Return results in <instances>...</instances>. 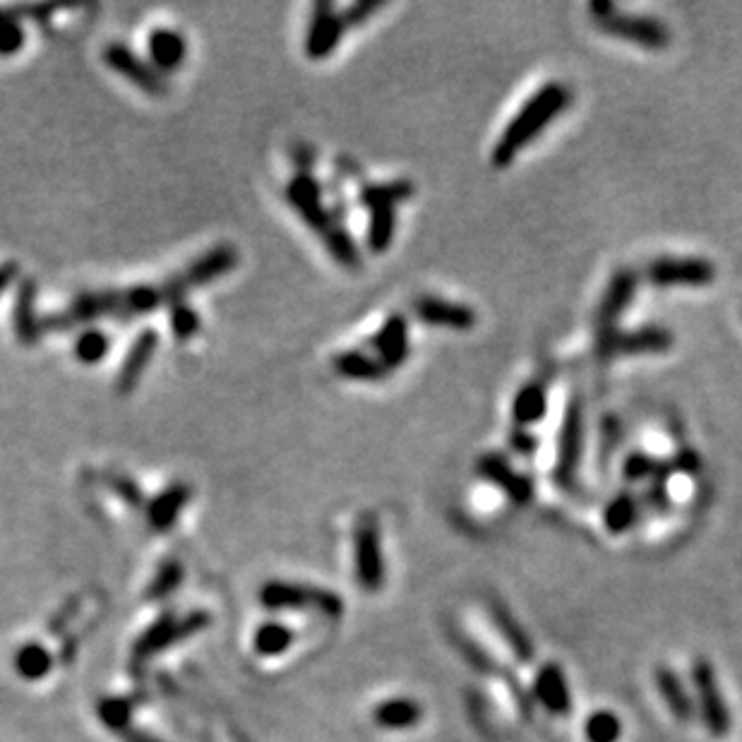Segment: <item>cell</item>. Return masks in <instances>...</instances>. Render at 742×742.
<instances>
[{"instance_id":"cell-1","label":"cell","mask_w":742,"mask_h":742,"mask_svg":"<svg viewBox=\"0 0 742 742\" xmlns=\"http://www.w3.org/2000/svg\"><path fill=\"white\" fill-rule=\"evenodd\" d=\"M570 101V89L560 85V82H548V85L538 89L534 97L519 109L517 116L512 118L498 145L493 147V166H498V169L510 166L519 157V152L526 145H531L570 106Z\"/></svg>"},{"instance_id":"cell-2","label":"cell","mask_w":742,"mask_h":742,"mask_svg":"<svg viewBox=\"0 0 742 742\" xmlns=\"http://www.w3.org/2000/svg\"><path fill=\"white\" fill-rule=\"evenodd\" d=\"M589 10L601 32L627 41V44L642 46L649 51H663L673 41L670 29L656 17L620 13L613 3H594Z\"/></svg>"},{"instance_id":"cell-3","label":"cell","mask_w":742,"mask_h":742,"mask_svg":"<svg viewBox=\"0 0 742 742\" xmlns=\"http://www.w3.org/2000/svg\"><path fill=\"white\" fill-rule=\"evenodd\" d=\"M260 603L269 610H317L329 618L344 613V601L334 591L296 582H267L260 589Z\"/></svg>"},{"instance_id":"cell-4","label":"cell","mask_w":742,"mask_h":742,"mask_svg":"<svg viewBox=\"0 0 742 742\" xmlns=\"http://www.w3.org/2000/svg\"><path fill=\"white\" fill-rule=\"evenodd\" d=\"M353 567L356 579L365 591H378L385 584V555H382V538L378 519L373 514H363L353 534Z\"/></svg>"},{"instance_id":"cell-5","label":"cell","mask_w":742,"mask_h":742,"mask_svg":"<svg viewBox=\"0 0 742 742\" xmlns=\"http://www.w3.org/2000/svg\"><path fill=\"white\" fill-rule=\"evenodd\" d=\"M673 332L661 325H644L632 332L620 329H603L598 339L601 356H649V353H666L673 349Z\"/></svg>"},{"instance_id":"cell-6","label":"cell","mask_w":742,"mask_h":742,"mask_svg":"<svg viewBox=\"0 0 742 742\" xmlns=\"http://www.w3.org/2000/svg\"><path fill=\"white\" fill-rule=\"evenodd\" d=\"M209 625V615L207 613H190L185 618H176V615H164V618L154 622L149 630H145L140 639H137L135 649H133V661L142 663L149 661L152 656L161 654L169 646L178 644L181 639L190 637V634L205 630Z\"/></svg>"},{"instance_id":"cell-7","label":"cell","mask_w":742,"mask_h":742,"mask_svg":"<svg viewBox=\"0 0 742 742\" xmlns=\"http://www.w3.org/2000/svg\"><path fill=\"white\" fill-rule=\"evenodd\" d=\"M584 452V409L579 399H570L567 406L565 423H562L560 447H558V466L553 471V481L560 488L574 490L577 488L579 464H582Z\"/></svg>"},{"instance_id":"cell-8","label":"cell","mask_w":742,"mask_h":742,"mask_svg":"<svg viewBox=\"0 0 742 742\" xmlns=\"http://www.w3.org/2000/svg\"><path fill=\"white\" fill-rule=\"evenodd\" d=\"M692 682L694 690H697V704L699 714L704 718V726L709 728L714 738H726L730 728H733V718H730L728 706L723 702L714 666L704 658H697L692 666Z\"/></svg>"},{"instance_id":"cell-9","label":"cell","mask_w":742,"mask_h":742,"mask_svg":"<svg viewBox=\"0 0 742 742\" xmlns=\"http://www.w3.org/2000/svg\"><path fill=\"white\" fill-rule=\"evenodd\" d=\"M286 200L320 238L339 226V221L332 217V209L322 202V185L313 173H296L286 185Z\"/></svg>"},{"instance_id":"cell-10","label":"cell","mask_w":742,"mask_h":742,"mask_svg":"<svg viewBox=\"0 0 742 742\" xmlns=\"http://www.w3.org/2000/svg\"><path fill=\"white\" fill-rule=\"evenodd\" d=\"M646 277L656 286H706L716 279V265L704 257H658Z\"/></svg>"},{"instance_id":"cell-11","label":"cell","mask_w":742,"mask_h":742,"mask_svg":"<svg viewBox=\"0 0 742 742\" xmlns=\"http://www.w3.org/2000/svg\"><path fill=\"white\" fill-rule=\"evenodd\" d=\"M104 63L111 70H116L118 75H123L128 82H133L135 87H140L149 97H164L166 89H169L164 82V75L157 68H152L133 49H128L125 44H118V41L104 49Z\"/></svg>"},{"instance_id":"cell-12","label":"cell","mask_w":742,"mask_h":742,"mask_svg":"<svg viewBox=\"0 0 742 742\" xmlns=\"http://www.w3.org/2000/svg\"><path fill=\"white\" fill-rule=\"evenodd\" d=\"M346 32L349 29H346L341 15L334 10V5L327 3V0H320V3H315L313 20H310L305 53L313 61H325V58L332 56V51L337 49Z\"/></svg>"},{"instance_id":"cell-13","label":"cell","mask_w":742,"mask_h":742,"mask_svg":"<svg viewBox=\"0 0 742 742\" xmlns=\"http://www.w3.org/2000/svg\"><path fill=\"white\" fill-rule=\"evenodd\" d=\"M414 313L430 327H445L454 332H469L476 327L478 315L471 305L454 303L438 296H421L414 301Z\"/></svg>"},{"instance_id":"cell-14","label":"cell","mask_w":742,"mask_h":742,"mask_svg":"<svg viewBox=\"0 0 742 742\" xmlns=\"http://www.w3.org/2000/svg\"><path fill=\"white\" fill-rule=\"evenodd\" d=\"M375 356L380 358L387 370L402 368L409 358V320L402 313H394L382 322V327L370 339Z\"/></svg>"},{"instance_id":"cell-15","label":"cell","mask_w":742,"mask_h":742,"mask_svg":"<svg viewBox=\"0 0 742 742\" xmlns=\"http://www.w3.org/2000/svg\"><path fill=\"white\" fill-rule=\"evenodd\" d=\"M476 471L486 478L490 486L500 488L514 505H526V502L534 498V486H531L529 478L514 471L507 464V459L498 457V454H486V457L478 459Z\"/></svg>"},{"instance_id":"cell-16","label":"cell","mask_w":742,"mask_h":742,"mask_svg":"<svg viewBox=\"0 0 742 742\" xmlns=\"http://www.w3.org/2000/svg\"><path fill=\"white\" fill-rule=\"evenodd\" d=\"M238 260H241V255H238V250L233 245H217V248L207 250L205 255L197 257L195 262H190L181 272V277L190 291L200 289V286L212 284V281L233 272Z\"/></svg>"},{"instance_id":"cell-17","label":"cell","mask_w":742,"mask_h":742,"mask_svg":"<svg viewBox=\"0 0 742 742\" xmlns=\"http://www.w3.org/2000/svg\"><path fill=\"white\" fill-rule=\"evenodd\" d=\"M534 697L541 702L543 709L553 716H567L572 709L570 685H567L565 670L558 663H546L536 673Z\"/></svg>"},{"instance_id":"cell-18","label":"cell","mask_w":742,"mask_h":742,"mask_svg":"<svg viewBox=\"0 0 742 742\" xmlns=\"http://www.w3.org/2000/svg\"><path fill=\"white\" fill-rule=\"evenodd\" d=\"M157 346H159V334L154 332V329H142V332L137 334V339L133 341V346H130V351L125 353V361L121 365V370H118V380H116L118 392L121 394L135 392L137 382H140L142 375H145L149 361H152L154 353H157Z\"/></svg>"},{"instance_id":"cell-19","label":"cell","mask_w":742,"mask_h":742,"mask_svg":"<svg viewBox=\"0 0 742 742\" xmlns=\"http://www.w3.org/2000/svg\"><path fill=\"white\" fill-rule=\"evenodd\" d=\"M13 325L17 339L25 346L37 344L46 334L44 317L37 313V284L32 279H25L17 289L15 308H13Z\"/></svg>"},{"instance_id":"cell-20","label":"cell","mask_w":742,"mask_h":742,"mask_svg":"<svg viewBox=\"0 0 742 742\" xmlns=\"http://www.w3.org/2000/svg\"><path fill=\"white\" fill-rule=\"evenodd\" d=\"M637 274L630 269H620L613 279H610L606 293L601 298V308H598V322L603 329H613L615 322L625 315V310L630 308L634 301V293H637Z\"/></svg>"},{"instance_id":"cell-21","label":"cell","mask_w":742,"mask_h":742,"mask_svg":"<svg viewBox=\"0 0 742 742\" xmlns=\"http://www.w3.org/2000/svg\"><path fill=\"white\" fill-rule=\"evenodd\" d=\"M190 498H193V488L188 483H171L147 505V522L154 531H169L176 526L178 517L185 510Z\"/></svg>"},{"instance_id":"cell-22","label":"cell","mask_w":742,"mask_h":742,"mask_svg":"<svg viewBox=\"0 0 742 742\" xmlns=\"http://www.w3.org/2000/svg\"><path fill=\"white\" fill-rule=\"evenodd\" d=\"M147 53L149 58H152V68H157L161 75L176 73L185 61L188 44H185L183 34L176 32V29L159 27L149 34Z\"/></svg>"},{"instance_id":"cell-23","label":"cell","mask_w":742,"mask_h":742,"mask_svg":"<svg viewBox=\"0 0 742 742\" xmlns=\"http://www.w3.org/2000/svg\"><path fill=\"white\" fill-rule=\"evenodd\" d=\"M332 368L334 373L341 375V378L361 382H378L382 378H387V373H390L378 356H373V353L363 349L337 353V356L332 358Z\"/></svg>"},{"instance_id":"cell-24","label":"cell","mask_w":742,"mask_h":742,"mask_svg":"<svg viewBox=\"0 0 742 742\" xmlns=\"http://www.w3.org/2000/svg\"><path fill=\"white\" fill-rule=\"evenodd\" d=\"M490 620L498 627L500 637L505 639V644L510 646V651L519 663H529L531 658H534V644H531L524 627L519 625L517 618L510 613V608L502 606L500 601H493L490 603Z\"/></svg>"},{"instance_id":"cell-25","label":"cell","mask_w":742,"mask_h":742,"mask_svg":"<svg viewBox=\"0 0 742 742\" xmlns=\"http://www.w3.org/2000/svg\"><path fill=\"white\" fill-rule=\"evenodd\" d=\"M656 687H658V694H661V699L666 702L668 711L673 714V718H678L680 723H690L694 721V702L690 697V692L685 690V685H682L680 675L675 673L673 668H666L661 666L656 670Z\"/></svg>"},{"instance_id":"cell-26","label":"cell","mask_w":742,"mask_h":742,"mask_svg":"<svg viewBox=\"0 0 742 742\" xmlns=\"http://www.w3.org/2000/svg\"><path fill=\"white\" fill-rule=\"evenodd\" d=\"M373 721L375 726L387 730L414 728L423 721V706L409 697L387 699L373 709Z\"/></svg>"},{"instance_id":"cell-27","label":"cell","mask_w":742,"mask_h":742,"mask_svg":"<svg viewBox=\"0 0 742 742\" xmlns=\"http://www.w3.org/2000/svg\"><path fill=\"white\" fill-rule=\"evenodd\" d=\"M416 193V185L409 178H397L387 183H368L358 193V205L368 207L370 212L378 207H397L402 202L411 200Z\"/></svg>"},{"instance_id":"cell-28","label":"cell","mask_w":742,"mask_h":742,"mask_svg":"<svg viewBox=\"0 0 742 742\" xmlns=\"http://www.w3.org/2000/svg\"><path fill=\"white\" fill-rule=\"evenodd\" d=\"M548 411V394L546 387L538 382H529L522 390L514 394L512 402V418L519 426H534V423L543 421Z\"/></svg>"},{"instance_id":"cell-29","label":"cell","mask_w":742,"mask_h":742,"mask_svg":"<svg viewBox=\"0 0 742 742\" xmlns=\"http://www.w3.org/2000/svg\"><path fill=\"white\" fill-rule=\"evenodd\" d=\"M13 666H15L17 675H20L22 680L39 682V680H44L46 675L51 673L53 656L41 644L29 642V644L20 646V649L15 651Z\"/></svg>"},{"instance_id":"cell-30","label":"cell","mask_w":742,"mask_h":742,"mask_svg":"<svg viewBox=\"0 0 742 742\" xmlns=\"http://www.w3.org/2000/svg\"><path fill=\"white\" fill-rule=\"evenodd\" d=\"M639 502L632 493H620L618 498L608 502L606 512H603V524L610 534H625L630 531L639 519Z\"/></svg>"},{"instance_id":"cell-31","label":"cell","mask_w":742,"mask_h":742,"mask_svg":"<svg viewBox=\"0 0 742 742\" xmlns=\"http://www.w3.org/2000/svg\"><path fill=\"white\" fill-rule=\"evenodd\" d=\"M322 241H325L329 255H332L341 267L351 269V272H358V269L363 267L361 250H358V245L356 241H353L351 233L344 229V224L334 226L332 231L322 236Z\"/></svg>"},{"instance_id":"cell-32","label":"cell","mask_w":742,"mask_h":742,"mask_svg":"<svg viewBox=\"0 0 742 742\" xmlns=\"http://www.w3.org/2000/svg\"><path fill=\"white\" fill-rule=\"evenodd\" d=\"M394 229H397V214H394V207L373 209V212H370V221H368L370 253H375V255L387 253L394 241Z\"/></svg>"},{"instance_id":"cell-33","label":"cell","mask_w":742,"mask_h":742,"mask_svg":"<svg viewBox=\"0 0 742 742\" xmlns=\"http://www.w3.org/2000/svg\"><path fill=\"white\" fill-rule=\"evenodd\" d=\"M293 644V630L281 622H265L257 627L253 646L260 656H279Z\"/></svg>"},{"instance_id":"cell-34","label":"cell","mask_w":742,"mask_h":742,"mask_svg":"<svg viewBox=\"0 0 742 742\" xmlns=\"http://www.w3.org/2000/svg\"><path fill=\"white\" fill-rule=\"evenodd\" d=\"M111 337L104 329H85L75 341V358L85 365H97L109 356Z\"/></svg>"},{"instance_id":"cell-35","label":"cell","mask_w":742,"mask_h":742,"mask_svg":"<svg viewBox=\"0 0 742 742\" xmlns=\"http://www.w3.org/2000/svg\"><path fill=\"white\" fill-rule=\"evenodd\" d=\"M99 718L106 728L113 730V733L123 735L128 733L130 728V718H133V706H130L128 699L121 697H106L99 702Z\"/></svg>"},{"instance_id":"cell-36","label":"cell","mask_w":742,"mask_h":742,"mask_svg":"<svg viewBox=\"0 0 742 742\" xmlns=\"http://www.w3.org/2000/svg\"><path fill=\"white\" fill-rule=\"evenodd\" d=\"M668 469H673V464H661V462H656L654 457H649V454L634 452V454H630V457H627L625 466H622V474H625V478L630 483L649 481V478H654V481H661L663 474H666Z\"/></svg>"},{"instance_id":"cell-37","label":"cell","mask_w":742,"mask_h":742,"mask_svg":"<svg viewBox=\"0 0 742 742\" xmlns=\"http://www.w3.org/2000/svg\"><path fill=\"white\" fill-rule=\"evenodd\" d=\"M169 322H171L173 337H176L178 341L195 339L202 327V320H200V315H197V310L185 301L169 305Z\"/></svg>"},{"instance_id":"cell-38","label":"cell","mask_w":742,"mask_h":742,"mask_svg":"<svg viewBox=\"0 0 742 742\" xmlns=\"http://www.w3.org/2000/svg\"><path fill=\"white\" fill-rule=\"evenodd\" d=\"M584 735L589 742H618L622 735V721L613 711H596L586 718Z\"/></svg>"},{"instance_id":"cell-39","label":"cell","mask_w":742,"mask_h":742,"mask_svg":"<svg viewBox=\"0 0 742 742\" xmlns=\"http://www.w3.org/2000/svg\"><path fill=\"white\" fill-rule=\"evenodd\" d=\"M183 582V565L178 560H166L164 565L157 570V577L152 579L149 586V596L152 598H164L171 594L173 589H178V584Z\"/></svg>"},{"instance_id":"cell-40","label":"cell","mask_w":742,"mask_h":742,"mask_svg":"<svg viewBox=\"0 0 742 742\" xmlns=\"http://www.w3.org/2000/svg\"><path fill=\"white\" fill-rule=\"evenodd\" d=\"M25 41H27L25 27H22V22L13 15L10 20H5L3 25H0V58H10L15 56V53H20L25 49Z\"/></svg>"},{"instance_id":"cell-41","label":"cell","mask_w":742,"mask_h":742,"mask_svg":"<svg viewBox=\"0 0 742 742\" xmlns=\"http://www.w3.org/2000/svg\"><path fill=\"white\" fill-rule=\"evenodd\" d=\"M106 486H109L123 502H128V505H133V507L145 505V495H142V488L137 486L133 478L121 476V474H109V476H106Z\"/></svg>"},{"instance_id":"cell-42","label":"cell","mask_w":742,"mask_h":742,"mask_svg":"<svg viewBox=\"0 0 742 742\" xmlns=\"http://www.w3.org/2000/svg\"><path fill=\"white\" fill-rule=\"evenodd\" d=\"M382 5L385 3H380V0H358V3H351L349 8L341 10L339 15H341V20H344L346 29L361 27L363 22H368L370 15H375L378 10H382Z\"/></svg>"},{"instance_id":"cell-43","label":"cell","mask_w":742,"mask_h":742,"mask_svg":"<svg viewBox=\"0 0 742 742\" xmlns=\"http://www.w3.org/2000/svg\"><path fill=\"white\" fill-rule=\"evenodd\" d=\"M56 5H22V8H15L13 15L20 20V15H25L27 20H34V22H44L49 20L51 13H56Z\"/></svg>"},{"instance_id":"cell-44","label":"cell","mask_w":742,"mask_h":742,"mask_svg":"<svg viewBox=\"0 0 742 742\" xmlns=\"http://www.w3.org/2000/svg\"><path fill=\"white\" fill-rule=\"evenodd\" d=\"M512 450H517L519 454H534L538 450V440L534 435L524 433V430H517L512 435Z\"/></svg>"},{"instance_id":"cell-45","label":"cell","mask_w":742,"mask_h":742,"mask_svg":"<svg viewBox=\"0 0 742 742\" xmlns=\"http://www.w3.org/2000/svg\"><path fill=\"white\" fill-rule=\"evenodd\" d=\"M293 161H296L298 173H310L315 164V152L310 147H296L293 149Z\"/></svg>"},{"instance_id":"cell-46","label":"cell","mask_w":742,"mask_h":742,"mask_svg":"<svg viewBox=\"0 0 742 742\" xmlns=\"http://www.w3.org/2000/svg\"><path fill=\"white\" fill-rule=\"evenodd\" d=\"M673 469L685 471V474H694L699 469V459L694 452H680L678 457L673 459Z\"/></svg>"},{"instance_id":"cell-47","label":"cell","mask_w":742,"mask_h":742,"mask_svg":"<svg viewBox=\"0 0 742 742\" xmlns=\"http://www.w3.org/2000/svg\"><path fill=\"white\" fill-rule=\"evenodd\" d=\"M17 274H20V267H17L15 262H5V265H0V296L10 289V284L17 279Z\"/></svg>"},{"instance_id":"cell-48","label":"cell","mask_w":742,"mask_h":742,"mask_svg":"<svg viewBox=\"0 0 742 742\" xmlns=\"http://www.w3.org/2000/svg\"><path fill=\"white\" fill-rule=\"evenodd\" d=\"M646 498H649V505H651V507H656V510H668V495L663 493V488H661V486H658V488H651V490H649V495H646Z\"/></svg>"},{"instance_id":"cell-49","label":"cell","mask_w":742,"mask_h":742,"mask_svg":"<svg viewBox=\"0 0 742 742\" xmlns=\"http://www.w3.org/2000/svg\"><path fill=\"white\" fill-rule=\"evenodd\" d=\"M121 738L125 742H161V740L154 738V735H149V733H145V730H137V728H130L128 733L121 735Z\"/></svg>"},{"instance_id":"cell-50","label":"cell","mask_w":742,"mask_h":742,"mask_svg":"<svg viewBox=\"0 0 742 742\" xmlns=\"http://www.w3.org/2000/svg\"><path fill=\"white\" fill-rule=\"evenodd\" d=\"M13 17V13H5V10H0V25H3L5 20H10Z\"/></svg>"}]
</instances>
